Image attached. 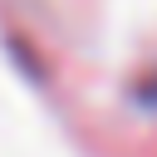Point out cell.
<instances>
[{
    "instance_id": "obj_1",
    "label": "cell",
    "mask_w": 157,
    "mask_h": 157,
    "mask_svg": "<svg viewBox=\"0 0 157 157\" xmlns=\"http://www.w3.org/2000/svg\"><path fill=\"white\" fill-rule=\"evenodd\" d=\"M137 98H142V103H147V108H157V74H152V78H147V83H142V93H137Z\"/></svg>"
}]
</instances>
